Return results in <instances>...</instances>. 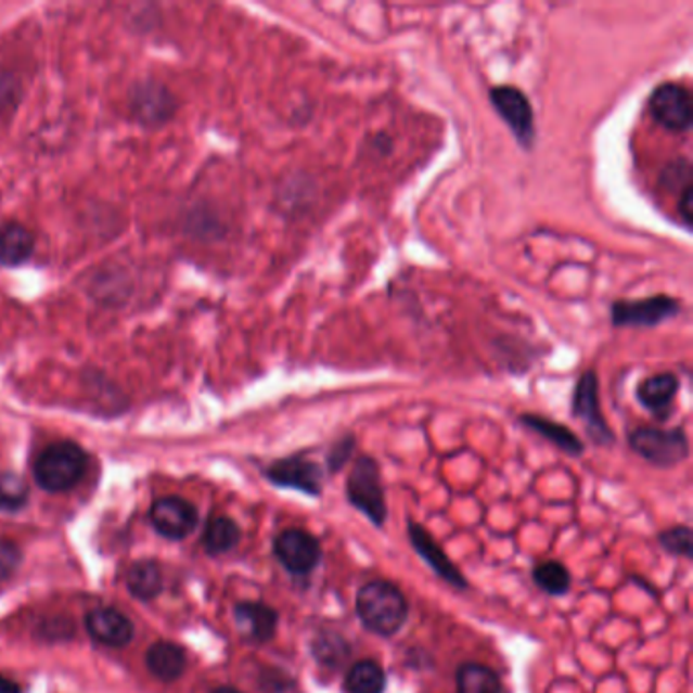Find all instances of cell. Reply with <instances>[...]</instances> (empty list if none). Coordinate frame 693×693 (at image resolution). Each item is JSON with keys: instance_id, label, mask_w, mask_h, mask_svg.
Listing matches in <instances>:
<instances>
[{"instance_id": "1", "label": "cell", "mask_w": 693, "mask_h": 693, "mask_svg": "<svg viewBox=\"0 0 693 693\" xmlns=\"http://www.w3.org/2000/svg\"><path fill=\"white\" fill-rule=\"evenodd\" d=\"M356 611L367 629L381 637H390L403 627L409 616V604L395 583L376 580L360 588Z\"/></svg>"}, {"instance_id": "2", "label": "cell", "mask_w": 693, "mask_h": 693, "mask_svg": "<svg viewBox=\"0 0 693 693\" xmlns=\"http://www.w3.org/2000/svg\"><path fill=\"white\" fill-rule=\"evenodd\" d=\"M88 455L74 441L51 444L35 462V480L48 492H65L80 483Z\"/></svg>"}, {"instance_id": "3", "label": "cell", "mask_w": 693, "mask_h": 693, "mask_svg": "<svg viewBox=\"0 0 693 693\" xmlns=\"http://www.w3.org/2000/svg\"><path fill=\"white\" fill-rule=\"evenodd\" d=\"M348 500L371 518L376 527L387 521V502L381 483V470L371 455H360L346 483Z\"/></svg>"}, {"instance_id": "4", "label": "cell", "mask_w": 693, "mask_h": 693, "mask_svg": "<svg viewBox=\"0 0 693 693\" xmlns=\"http://www.w3.org/2000/svg\"><path fill=\"white\" fill-rule=\"evenodd\" d=\"M629 446L646 462L662 467L678 466L690 453V441L683 429L639 427L630 432Z\"/></svg>"}, {"instance_id": "5", "label": "cell", "mask_w": 693, "mask_h": 693, "mask_svg": "<svg viewBox=\"0 0 693 693\" xmlns=\"http://www.w3.org/2000/svg\"><path fill=\"white\" fill-rule=\"evenodd\" d=\"M681 304L669 295H653L645 299H620L611 306V322L616 328H655L676 318Z\"/></svg>"}, {"instance_id": "6", "label": "cell", "mask_w": 693, "mask_h": 693, "mask_svg": "<svg viewBox=\"0 0 693 693\" xmlns=\"http://www.w3.org/2000/svg\"><path fill=\"white\" fill-rule=\"evenodd\" d=\"M572 413L583 423L590 439L598 446H611L614 441L613 429L604 420L600 405V383L594 371H586L578 378L572 395Z\"/></svg>"}, {"instance_id": "7", "label": "cell", "mask_w": 693, "mask_h": 693, "mask_svg": "<svg viewBox=\"0 0 693 693\" xmlns=\"http://www.w3.org/2000/svg\"><path fill=\"white\" fill-rule=\"evenodd\" d=\"M649 114L665 130L688 132L692 129L693 123L690 90L676 81L657 86L649 98Z\"/></svg>"}, {"instance_id": "8", "label": "cell", "mask_w": 693, "mask_h": 693, "mask_svg": "<svg viewBox=\"0 0 693 693\" xmlns=\"http://www.w3.org/2000/svg\"><path fill=\"white\" fill-rule=\"evenodd\" d=\"M490 104L506 127L513 132L516 143L523 149L535 145V114L531 102L515 86H495L490 90Z\"/></svg>"}, {"instance_id": "9", "label": "cell", "mask_w": 693, "mask_h": 693, "mask_svg": "<svg viewBox=\"0 0 693 693\" xmlns=\"http://www.w3.org/2000/svg\"><path fill=\"white\" fill-rule=\"evenodd\" d=\"M274 555L295 576H306L320 564V541L304 529H287L274 539Z\"/></svg>"}, {"instance_id": "10", "label": "cell", "mask_w": 693, "mask_h": 693, "mask_svg": "<svg viewBox=\"0 0 693 693\" xmlns=\"http://www.w3.org/2000/svg\"><path fill=\"white\" fill-rule=\"evenodd\" d=\"M267 478L277 486L293 488L309 497L322 495V467L304 455L277 460L267 470Z\"/></svg>"}, {"instance_id": "11", "label": "cell", "mask_w": 693, "mask_h": 693, "mask_svg": "<svg viewBox=\"0 0 693 693\" xmlns=\"http://www.w3.org/2000/svg\"><path fill=\"white\" fill-rule=\"evenodd\" d=\"M151 523L157 531L169 539H183L197 525V511L190 500L181 497H165L151 509Z\"/></svg>"}, {"instance_id": "12", "label": "cell", "mask_w": 693, "mask_h": 693, "mask_svg": "<svg viewBox=\"0 0 693 693\" xmlns=\"http://www.w3.org/2000/svg\"><path fill=\"white\" fill-rule=\"evenodd\" d=\"M409 539L415 551L429 564L439 578L455 586L458 590H466L467 581L460 574V569L452 564V560L446 555V551L437 543L436 539L421 527L420 523H409Z\"/></svg>"}, {"instance_id": "13", "label": "cell", "mask_w": 693, "mask_h": 693, "mask_svg": "<svg viewBox=\"0 0 693 693\" xmlns=\"http://www.w3.org/2000/svg\"><path fill=\"white\" fill-rule=\"evenodd\" d=\"M86 629L90 637L104 646H127L132 639L129 618L114 608H97L86 616Z\"/></svg>"}, {"instance_id": "14", "label": "cell", "mask_w": 693, "mask_h": 693, "mask_svg": "<svg viewBox=\"0 0 693 693\" xmlns=\"http://www.w3.org/2000/svg\"><path fill=\"white\" fill-rule=\"evenodd\" d=\"M678 390V374L662 372V374H653V376H649V378L639 383L637 399L657 420H665L671 413V409H673V401H676Z\"/></svg>"}, {"instance_id": "15", "label": "cell", "mask_w": 693, "mask_h": 693, "mask_svg": "<svg viewBox=\"0 0 693 693\" xmlns=\"http://www.w3.org/2000/svg\"><path fill=\"white\" fill-rule=\"evenodd\" d=\"M659 185L667 194L678 197V211L683 227H692V163L690 159L669 162L663 167Z\"/></svg>"}, {"instance_id": "16", "label": "cell", "mask_w": 693, "mask_h": 693, "mask_svg": "<svg viewBox=\"0 0 693 693\" xmlns=\"http://www.w3.org/2000/svg\"><path fill=\"white\" fill-rule=\"evenodd\" d=\"M242 634L255 643H267L274 637L279 616L273 608L258 602H242L234 611Z\"/></svg>"}, {"instance_id": "17", "label": "cell", "mask_w": 693, "mask_h": 693, "mask_svg": "<svg viewBox=\"0 0 693 693\" xmlns=\"http://www.w3.org/2000/svg\"><path fill=\"white\" fill-rule=\"evenodd\" d=\"M521 423L527 429L535 432L537 436L546 437L549 444H553L562 452L569 453V455H581L583 453V444H581L580 437L576 436L569 427L557 423V421L525 413V415H521Z\"/></svg>"}, {"instance_id": "18", "label": "cell", "mask_w": 693, "mask_h": 693, "mask_svg": "<svg viewBox=\"0 0 693 693\" xmlns=\"http://www.w3.org/2000/svg\"><path fill=\"white\" fill-rule=\"evenodd\" d=\"M35 239L29 228L16 222H7L0 227V265L16 267L31 257Z\"/></svg>"}, {"instance_id": "19", "label": "cell", "mask_w": 693, "mask_h": 693, "mask_svg": "<svg viewBox=\"0 0 693 693\" xmlns=\"http://www.w3.org/2000/svg\"><path fill=\"white\" fill-rule=\"evenodd\" d=\"M146 667L162 681H176L185 671V655L178 645L159 641L146 651Z\"/></svg>"}, {"instance_id": "20", "label": "cell", "mask_w": 693, "mask_h": 693, "mask_svg": "<svg viewBox=\"0 0 693 693\" xmlns=\"http://www.w3.org/2000/svg\"><path fill=\"white\" fill-rule=\"evenodd\" d=\"M387 685V678L383 667L376 662L364 659L352 665L348 671L344 688L348 693H383Z\"/></svg>"}, {"instance_id": "21", "label": "cell", "mask_w": 693, "mask_h": 693, "mask_svg": "<svg viewBox=\"0 0 693 693\" xmlns=\"http://www.w3.org/2000/svg\"><path fill=\"white\" fill-rule=\"evenodd\" d=\"M458 693H500V679L490 667L466 663L458 669Z\"/></svg>"}, {"instance_id": "22", "label": "cell", "mask_w": 693, "mask_h": 693, "mask_svg": "<svg viewBox=\"0 0 693 693\" xmlns=\"http://www.w3.org/2000/svg\"><path fill=\"white\" fill-rule=\"evenodd\" d=\"M127 586L130 592L141 600L159 596L163 590V576L159 565L153 562H137L129 569Z\"/></svg>"}, {"instance_id": "23", "label": "cell", "mask_w": 693, "mask_h": 693, "mask_svg": "<svg viewBox=\"0 0 693 693\" xmlns=\"http://www.w3.org/2000/svg\"><path fill=\"white\" fill-rule=\"evenodd\" d=\"M241 541L239 525L228 516H214L204 532V546L210 553H227Z\"/></svg>"}, {"instance_id": "24", "label": "cell", "mask_w": 693, "mask_h": 693, "mask_svg": "<svg viewBox=\"0 0 693 693\" xmlns=\"http://www.w3.org/2000/svg\"><path fill=\"white\" fill-rule=\"evenodd\" d=\"M535 583L551 596H564L572 586V576L560 562H543L532 572Z\"/></svg>"}, {"instance_id": "25", "label": "cell", "mask_w": 693, "mask_h": 693, "mask_svg": "<svg viewBox=\"0 0 693 693\" xmlns=\"http://www.w3.org/2000/svg\"><path fill=\"white\" fill-rule=\"evenodd\" d=\"M27 500V484L16 474H0V509L16 511Z\"/></svg>"}, {"instance_id": "26", "label": "cell", "mask_w": 693, "mask_h": 693, "mask_svg": "<svg viewBox=\"0 0 693 693\" xmlns=\"http://www.w3.org/2000/svg\"><path fill=\"white\" fill-rule=\"evenodd\" d=\"M313 655L325 665H338L348 655V645L336 634H328L313 643Z\"/></svg>"}, {"instance_id": "27", "label": "cell", "mask_w": 693, "mask_h": 693, "mask_svg": "<svg viewBox=\"0 0 693 693\" xmlns=\"http://www.w3.org/2000/svg\"><path fill=\"white\" fill-rule=\"evenodd\" d=\"M659 543L673 555L692 557V529L690 527H671L659 535Z\"/></svg>"}, {"instance_id": "28", "label": "cell", "mask_w": 693, "mask_h": 693, "mask_svg": "<svg viewBox=\"0 0 693 693\" xmlns=\"http://www.w3.org/2000/svg\"><path fill=\"white\" fill-rule=\"evenodd\" d=\"M167 102H169L167 92H165L163 88H159V86H151V84L146 86L143 94H139V97H137L139 113L143 114L146 120H151L153 116H159L157 111H155V106H159V111L167 113Z\"/></svg>"}, {"instance_id": "29", "label": "cell", "mask_w": 693, "mask_h": 693, "mask_svg": "<svg viewBox=\"0 0 693 693\" xmlns=\"http://www.w3.org/2000/svg\"><path fill=\"white\" fill-rule=\"evenodd\" d=\"M355 437L346 436L338 439L334 446H332V450L328 452V467H330V472H338L342 467L346 466L348 462H350V458H352V452H355Z\"/></svg>"}, {"instance_id": "30", "label": "cell", "mask_w": 693, "mask_h": 693, "mask_svg": "<svg viewBox=\"0 0 693 693\" xmlns=\"http://www.w3.org/2000/svg\"><path fill=\"white\" fill-rule=\"evenodd\" d=\"M21 564V549L13 541L0 539V581L11 578Z\"/></svg>"}, {"instance_id": "31", "label": "cell", "mask_w": 693, "mask_h": 693, "mask_svg": "<svg viewBox=\"0 0 693 693\" xmlns=\"http://www.w3.org/2000/svg\"><path fill=\"white\" fill-rule=\"evenodd\" d=\"M372 146H374L381 155H388V153H390V146H393V141L388 139L385 132H381V134H376V137L372 139Z\"/></svg>"}, {"instance_id": "32", "label": "cell", "mask_w": 693, "mask_h": 693, "mask_svg": "<svg viewBox=\"0 0 693 693\" xmlns=\"http://www.w3.org/2000/svg\"><path fill=\"white\" fill-rule=\"evenodd\" d=\"M0 693H21V688L13 679L0 676Z\"/></svg>"}, {"instance_id": "33", "label": "cell", "mask_w": 693, "mask_h": 693, "mask_svg": "<svg viewBox=\"0 0 693 693\" xmlns=\"http://www.w3.org/2000/svg\"><path fill=\"white\" fill-rule=\"evenodd\" d=\"M211 693H242L239 690H234V688H220V690H216V692Z\"/></svg>"}]
</instances>
